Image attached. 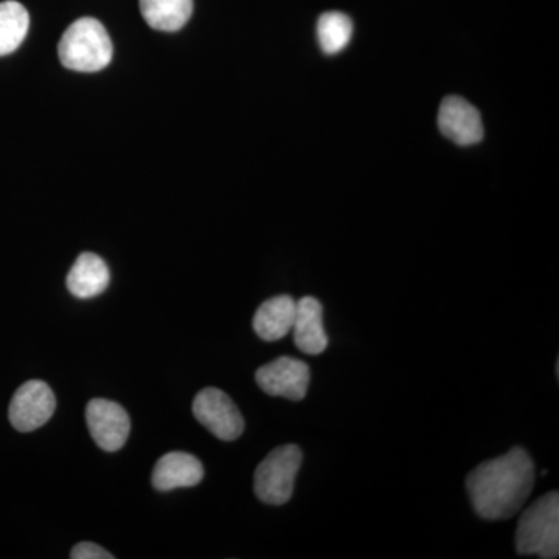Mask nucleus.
Instances as JSON below:
<instances>
[{"instance_id":"nucleus-1","label":"nucleus","mask_w":559,"mask_h":559,"mask_svg":"<svg viewBox=\"0 0 559 559\" xmlns=\"http://www.w3.org/2000/svg\"><path fill=\"white\" fill-rule=\"evenodd\" d=\"M535 485V465L528 452L513 448L488 460L466 477L474 510L487 521L509 520L527 502Z\"/></svg>"},{"instance_id":"nucleus-2","label":"nucleus","mask_w":559,"mask_h":559,"mask_svg":"<svg viewBox=\"0 0 559 559\" xmlns=\"http://www.w3.org/2000/svg\"><path fill=\"white\" fill-rule=\"evenodd\" d=\"M112 43L102 22L81 17L64 32L58 46L61 64L75 72H98L112 60Z\"/></svg>"},{"instance_id":"nucleus-3","label":"nucleus","mask_w":559,"mask_h":559,"mask_svg":"<svg viewBox=\"0 0 559 559\" xmlns=\"http://www.w3.org/2000/svg\"><path fill=\"white\" fill-rule=\"evenodd\" d=\"M516 549L520 555L544 559L559 554V495L547 492L524 511L518 525Z\"/></svg>"},{"instance_id":"nucleus-4","label":"nucleus","mask_w":559,"mask_h":559,"mask_svg":"<svg viewBox=\"0 0 559 559\" xmlns=\"http://www.w3.org/2000/svg\"><path fill=\"white\" fill-rule=\"evenodd\" d=\"M301 451L296 444H283L260 463L253 489L261 502L283 506L293 498L294 484L301 465Z\"/></svg>"},{"instance_id":"nucleus-5","label":"nucleus","mask_w":559,"mask_h":559,"mask_svg":"<svg viewBox=\"0 0 559 559\" xmlns=\"http://www.w3.org/2000/svg\"><path fill=\"white\" fill-rule=\"evenodd\" d=\"M193 414L219 440H237L245 430V419L237 404L219 389L201 390L193 401Z\"/></svg>"},{"instance_id":"nucleus-6","label":"nucleus","mask_w":559,"mask_h":559,"mask_svg":"<svg viewBox=\"0 0 559 559\" xmlns=\"http://www.w3.org/2000/svg\"><path fill=\"white\" fill-rule=\"evenodd\" d=\"M57 409V399L44 381L33 380L22 384L10 403L9 417L20 432H32L46 425Z\"/></svg>"},{"instance_id":"nucleus-7","label":"nucleus","mask_w":559,"mask_h":559,"mask_svg":"<svg viewBox=\"0 0 559 559\" xmlns=\"http://www.w3.org/2000/svg\"><path fill=\"white\" fill-rule=\"evenodd\" d=\"M255 380L267 395L300 401L307 396L308 385H310V367L304 360L282 356L260 367L257 370Z\"/></svg>"},{"instance_id":"nucleus-8","label":"nucleus","mask_w":559,"mask_h":559,"mask_svg":"<svg viewBox=\"0 0 559 559\" xmlns=\"http://www.w3.org/2000/svg\"><path fill=\"white\" fill-rule=\"evenodd\" d=\"M87 428L95 443L106 452L121 450L130 437L128 412L109 400H92L86 407Z\"/></svg>"},{"instance_id":"nucleus-9","label":"nucleus","mask_w":559,"mask_h":559,"mask_svg":"<svg viewBox=\"0 0 559 559\" xmlns=\"http://www.w3.org/2000/svg\"><path fill=\"white\" fill-rule=\"evenodd\" d=\"M440 131L457 145L469 146L484 138L479 110L460 97H448L439 110Z\"/></svg>"},{"instance_id":"nucleus-10","label":"nucleus","mask_w":559,"mask_h":559,"mask_svg":"<svg viewBox=\"0 0 559 559\" xmlns=\"http://www.w3.org/2000/svg\"><path fill=\"white\" fill-rule=\"evenodd\" d=\"M204 477V466L187 452H168L159 459L153 471L151 484L157 491L197 487Z\"/></svg>"},{"instance_id":"nucleus-11","label":"nucleus","mask_w":559,"mask_h":559,"mask_svg":"<svg viewBox=\"0 0 559 559\" xmlns=\"http://www.w3.org/2000/svg\"><path fill=\"white\" fill-rule=\"evenodd\" d=\"M293 331L294 342L305 355H320L329 347L322 304L316 297H304L297 301Z\"/></svg>"},{"instance_id":"nucleus-12","label":"nucleus","mask_w":559,"mask_h":559,"mask_svg":"<svg viewBox=\"0 0 559 559\" xmlns=\"http://www.w3.org/2000/svg\"><path fill=\"white\" fill-rule=\"evenodd\" d=\"M297 301L289 296H277L263 301L253 316V330L260 340H283L293 330Z\"/></svg>"},{"instance_id":"nucleus-13","label":"nucleus","mask_w":559,"mask_h":559,"mask_svg":"<svg viewBox=\"0 0 559 559\" xmlns=\"http://www.w3.org/2000/svg\"><path fill=\"white\" fill-rule=\"evenodd\" d=\"M108 264L92 252L81 253L68 275V288L79 299H92L108 288Z\"/></svg>"},{"instance_id":"nucleus-14","label":"nucleus","mask_w":559,"mask_h":559,"mask_svg":"<svg viewBox=\"0 0 559 559\" xmlns=\"http://www.w3.org/2000/svg\"><path fill=\"white\" fill-rule=\"evenodd\" d=\"M143 20L154 31L178 32L193 13V0H139Z\"/></svg>"},{"instance_id":"nucleus-15","label":"nucleus","mask_w":559,"mask_h":559,"mask_svg":"<svg viewBox=\"0 0 559 559\" xmlns=\"http://www.w3.org/2000/svg\"><path fill=\"white\" fill-rule=\"evenodd\" d=\"M31 27V16L16 0L0 2V57L20 49Z\"/></svg>"},{"instance_id":"nucleus-16","label":"nucleus","mask_w":559,"mask_h":559,"mask_svg":"<svg viewBox=\"0 0 559 559\" xmlns=\"http://www.w3.org/2000/svg\"><path fill=\"white\" fill-rule=\"evenodd\" d=\"M318 35L320 47L325 53H337V51L344 50L352 39L353 22L347 14L330 11L320 16Z\"/></svg>"},{"instance_id":"nucleus-17","label":"nucleus","mask_w":559,"mask_h":559,"mask_svg":"<svg viewBox=\"0 0 559 559\" xmlns=\"http://www.w3.org/2000/svg\"><path fill=\"white\" fill-rule=\"evenodd\" d=\"M72 559H114L108 550L94 543H80L70 551Z\"/></svg>"}]
</instances>
